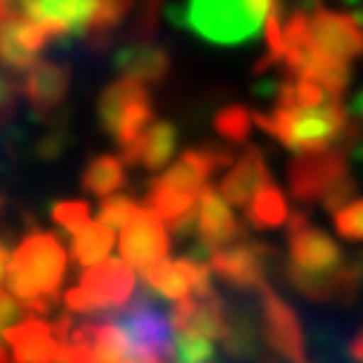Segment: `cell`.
Here are the masks:
<instances>
[{"instance_id":"2e32d148","label":"cell","mask_w":363,"mask_h":363,"mask_svg":"<svg viewBox=\"0 0 363 363\" xmlns=\"http://www.w3.org/2000/svg\"><path fill=\"white\" fill-rule=\"evenodd\" d=\"M266 184H272V177H269V169H266L263 155H260L257 149H246V155L235 157L232 169L223 174L218 195H220L229 206L246 209L249 201L255 198V192L263 189Z\"/></svg>"},{"instance_id":"cb8c5ba5","label":"cell","mask_w":363,"mask_h":363,"mask_svg":"<svg viewBox=\"0 0 363 363\" xmlns=\"http://www.w3.org/2000/svg\"><path fill=\"white\" fill-rule=\"evenodd\" d=\"M126 180V169H123V160L121 157H112V155H101L95 157L92 163L86 166L83 172V186L98 195V198H109L115 195Z\"/></svg>"},{"instance_id":"9a60e30c","label":"cell","mask_w":363,"mask_h":363,"mask_svg":"<svg viewBox=\"0 0 363 363\" xmlns=\"http://www.w3.org/2000/svg\"><path fill=\"white\" fill-rule=\"evenodd\" d=\"M198 235L201 243H206L212 252L232 246L243 238V226L238 223L229 203L215 189H203L198 195Z\"/></svg>"},{"instance_id":"f546056e","label":"cell","mask_w":363,"mask_h":363,"mask_svg":"<svg viewBox=\"0 0 363 363\" xmlns=\"http://www.w3.org/2000/svg\"><path fill=\"white\" fill-rule=\"evenodd\" d=\"M335 229L346 240H363V198H354L335 212Z\"/></svg>"},{"instance_id":"d6986e66","label":"cell","mask_w":363,"mask_h":363,"mask_svg":"<svg viewBox=\"0 0 363 363\" xmlns=\"http://www.w3.org/2000/svg\"><path fill=\"white\" fill-rule=\"evenodd\" d=\"M177 149V129L166 121H157V123H149V129L129 146H123V157L129 166H143V169H163L172 155Z\"/></svg>"},{"instance_id":"484cf974","label":"cell","mask_w":363,"mask_h":363,"mask_svg":"<svg viewBox=\"0 0 363 363\" xmlns=\"http://www.w3.org/2000/svg\"><path fill=\"white\" fill-rule=\"evenodd\" d=\"M215 132L229 143H246L249 132H252V112L246 106H238V104L223 106L215 115Z\"/></svg>"},{"instance_id":"9c48e42d","label":"cell","mask_w":363,"mask_h":363,"mask_svg":"<svg viewBox=\"0 0 363 363\" xmlns=\"http://www.w3.org/2000/svg\"><path fill=\"white\" fill-rule=\"evenodd\" d=\"M52 35L35 18L18 12L0 21V63L9 72H26L38 63Z\"/></svg>"},{"instance_id":"e575fe53","label":"cell","mask_w":363,"mask_h":363,"mask_svg":"<svg viewBox=\"0 0 363 363\" xmlns=\"http://www.w3.org/2000/svg\"><path fill=\"white\" fill-rule=\"evenodd\" d=\"M4 275H6V249L0 243V281H4Z\"/></svg>"},{"instance_id":"1f68e13d","label":"cell","mask_w":363,"mask_h":363,"mask_svg":"<svg viewBox=\"0 0 363 363\" xmlns=\"http://www.w3.org/2000/svg\"><path fill=\"white\" fill-rule=\"evenodd\" d=\"M63 303H66V309H69L72 315H98V312H95V303L89 301V295H86L80 286H72V289L63 295Z\"/></svg>"},{"instance_id":"44dd1931","label":"cell","mask_w":363,"mask_h":363,"mask_svg":"<svg viewBox=\"0 0 363 363\" xmlns=\"http://www.w3.org/2000/svg\"><path fill=\"white\" fill-rule=\"evenodd\" d=\"M143 98H152L149 89H146L143 83H138V80H132V77H118L115 83H109V86L104 89V95H101V101H98L101 126L112 135L115 126H118V121L123 118V112H126L129 106H135L138 101H143Z\"/></svg>"},{"instance_id":"e0dca14e","label":"cell","mask_w":363,"mask_h":363,"mask_svg":"<svg viewBox=\"0 0 363 363\" xmlns=\"http://www.w3.org/2000/svg\"><path fill=\"white\" fill-rule=\"evenodd\" d=\"M172 320H174V329L198 332L206 337H223L226 332V309L215 295V289L206 295H189L184 301H177Z\"/></svg>"},{"instance_id":"4fadbf2b","label":"cell","mask_w":363,"mask_h":363,"mask_svg":"<svg viewBox=\"0 0 363 363\" xmlns=\"http://www.w3.org/2000/svg\"><path fill=\"white\" fill-rule=\"evenodd\" d=\"M12 346L15 363H55L63 357V343L52 335V326L40 318H23L4 332Z\"/></svg>"},{"instance_id":"30bf717a","label":"cell","mask_w":363,"mask_h":363,"mask_svg":"<svg viewBox=\"0 0 363 363\" xmlns=\"http://www.w3.org/2000/svg\"><path fill=\"white\" fill-rule=\"evenodd\" d=\"M77 286L95 303V312H106L123 306L132 298L138 281H135V269L126 260L106 257L95 266H86Z\"/></svg>"},{"instance_id":"8d00e7d4","label":"cell","mask_w":363,"mask_h":363,"mask_svg":"<svg viewBox=\"0 0 363 363\" xmlns=\"http://www.w3.org/2000/svg\"><path fill=\"white\" fill-rule=\"evenodd\" d=\"M318 4H320V0H301L298 9H318Z\"/></svg>"},{"instance_id":"8992f818","label":"cell","mask_w":363,"mask_h":363,"mask_svg":"<svg viewBox=\"0 0 363 363\" xmlns=\"http://www.w3.org/2000/svg\"><path fill=\"white\" fill-rule=\"evenodd\" d=\"M309 38L318 55L352 63L363 55V21L349 12L315 9L309 15Z\"/></svg>"},{"instance_id":"f1b7e54d","label":"cell","mask_w":363,"mask_h":363,"mask_svg":"<svg viewBox=\"0 0 363 363\" xmlns=\"http://www.w3.org/2000/svg\"><path fill=\"white\" fill-rule=\"evenodd\" d=\"M52 218H55L57 226H63L69 235H74L89 223L92 215H89V203L86 201H60V203L52 206Z\"/></svg>"},{"instance_id":"74e56055","label":"cell","mask_w":363,"mask_h":363,"mask_svg":"<svg viewBox=\"0 0 363 363\" xmlns=\"http://www.w3.org/2000/svg\"><path fill=\"white\" fill-rule=\"evenodd\" d=\"M0 206H4V198H0Z\"/></svg>"},{"instance_id":"ac0fdd59","label":"cell","mask_w":363,"mask_h":363,"mask_svg":"<svg viewBox=\"0 0 363 363\" xmlns=\"http://www.w3.org/2000/svg\"><path fill=\"white\" fill-rule=\"evenodd\" d=\"M112 63L121 72V77H132V80H138L143 86L146 83H160L172 69L169 55L160 46L149 43V40H135V43L121 46L115 52Z\"/></svg>"},{"instance_id":"ffe728a7","label":"cell","mask_w":363,"mask_h":363,"mask_svg":"<svg viewBox=\"0 0 363 363\" xmlns=\"http://www.w3.org/2000/svg\"><path fill=\"white\" fill-rule=\"evenodd\" d=\"M143 275V286H149L155 295H160L163 301H184L192 295V284H189V272H186V263L184 257L177 260H157L152 263L149 269L140 272Z\"/></svg>"},{"instance_id":"4316f807","label":"cell","mask_w":363,"mask_h":363,"mask_svg":"<svg viewBox=\"0 0 363 363\" xmlns=\"http://www.w3.org/2000/svg\"><path fill=\"white\" fill-rule=\"evenodd\" d=\"M172 352H174V363H209L215 354V343L206 335L177 329Z\"/></svg>"},{"instance_id":"7a4b0ae2","label":"cell","mask_w":363,"mask_h":363,"mask_svg":"<svg viewBox=\"0 0 363 363\" xmlns=\"http://www.w3.org/2000/svg\"><path fill=\"white\" fill-rule=\"evenodd\" d=\"M252 123L298 155L320 149L343 152L340 143L349 126V112L340 98H329L320 106H275L266 115H252Z\"/></svg>"},{"instance_id":"7c38bea8","label":"cell","mask_w":363,"mask_h":363,"mask_svg":"<svg viewBox=\"0 0 363 363\" xmlns=\"http://www.w3.org/2000/svg\"><path fill=\"white\" fill-rule=\"evenodd\" d=\"M95 0H21V12L35 18L52 40L86 35Z\"/></svg>"},{"instance_id":"52a82bcc","label":"cell","mask_w":363,"mask_h":363,"mask_svg":"<svg viewBox=\"0 0 363 363\" xmlns=\"http://www.w3.org/2000/svg\"><path fill=\"white\" fill-rule=\"evenodd\" d=\"M346 174H349L346 152H340V149L303 152L289 166V189L301 203L320 201Z\"/></svg>"},{"instance_id":"83f0119b","label":"cell","mask_w":363,"mask_h":363,"mask_svg":"<svg viewBox=\"0 0 363 363\" xmlns=\"http://www.w3.org/2000/svg\"><path fill=\"white\" fill-rule=\"evenodd\" d=\"M135 209H138V203H135L132 198H126V195H109V198H104V203H101L98 223H104V226H109V229L115 232V229H121V226L135 215Z\"/></svg>"},{"instance_id":"6da1fadb","label":"cell","mask_w":363,"mask_h":363,"mask_svg":"<svg viewBox=\"0 0 363 363\" xmlns=\"http://www.w3.org/2000/svg\"><path fill=\"white\" fill-rule=\"evenodd\" d=\"M275 6V0H186L172 6L169 18L215 46L252 43Z\"/></svg>"},{"instance_id":"d4e9b609","label":"cell","mask_w":363,"mask_h":363,"mask_svg":"<svg viewBox=\"0 0 363 363\" xmlns=\"http://www.w3.org/2000/svg\"><path fill=\"white\" fill-rule=\"evenodd\" d=\"M135 4H138V0H95V4H92V18H89V26H86V35H92L95 43L106 40L109 32H115L129 18Z\"/></svg>"},{"instance_id":"3957f363","label":"cell","mask_w":363,"mask_h":363,"mask_svg":"<svg viewBox=\"0 0 363 363\" xmlns=\"http://www.w3.org/2000/svg\"><path fill=\"white\" fill-rule=\"evenodd\" d=\"M109 320L132 357V363H166L174 343V320L163 301L149 286H135L132 298L101 315Z\"/></svg>"},{"instance_id":"7402d4cb","label":"cell","mask_w":363,"mask_h":363,"mask_svg":"<svg viewBox=\"0 0 363 363\" xmlns=\"http://www.w3.org/2000/svg\"><path fill=\"white\" fill-rule=\"evenodd\" d=\"M112 243H115V232L109 226L89 220L80 232L72 235L69 252H72V260L86 269V266H95V263L106 260L109 252H112Z\"/></svg>"},{"instance_id":"8fae6325","label":"cell","mask_w":363,"mask_h":363,"mask_svg":"<svg viewBox=\"0 0 363 363\" xmlns=\"http://www.w3.org/2000/svg\"><path fill=\"white\" fill-rule=\"evenodd\" d=\"M266 252L269 249L260 243H232L212 252L209 269L212 275L238 289H260L266 286Z\"/></svg>"},{"instance_id":"277c9868","label":"cell","mask_w":363,"mask_h":363,"mask_svg":"<svg viewBox=\"0 0 363 363\" xmlns=\"http://www.w3.org/2000/svg\"><path fill=\"white\" fill-rule=\"evenodd\" d=\"M66 275V249L49 232L26 235L12 257H6V289L21 303H55Z\"/></svg>"},{"instance_id":"ba28073f","label":"cell","mask_w":363,"mask_h":363,"mask_svg":"<svg viewBox=\"0 0 363 363\" xmlns=\"http://www.w3.org/2000/svg\"><path fill=\"white\" fill-rule=\"evenodd\" d=\"M121 260H126L132 269L143 272L152 263L163 260L169 252V235L163 220L149 209V206H138L135 215L121 226Z\"/></svg>"},{"instance_id":"d590c367","label":"cell","mask_w":363,"mask_h":363,"mask_svg":"<svg viewBox=\"0 0 363 363\" xmlns=\"http://www.w3.org/2000/svg\"><path fill=\"white\" fill-rule=\"evenodd\" d=\"M6 15H12V4L9 0H0V21H4Z\"/></svg>"},{"instance_id":"f35d334b","label":"cell","mask_w":363,"mask_h":363,"mask_svg":"<svg viewBox=\"0 0 363 363\" xmlns=\"http://www.w3.org/2000/svg\"><path fill=\"white\" fill-rule=\"evenodd\" d=\"M360 157H363V149H360Z\"/></svg>"},{"instance_id":"603a6c76","label":"cell","mask_w":363,"mask_h":363,"mask_svg":"<svg viewBox=\"0 0 363 363\" xmlns=\"http://www.w3.org/2000/svg\"><path fill=\"white\" fill-rule=\"evenodd\" d=\"M246 218L255 229H278V226H286L289 220V203H286V195L266 184L263 189L255 192V198L249 201L246 206Z\"/></svg>"},{"instance_id":"5b68a950","label":"cell","mask_w":363,"mask_h":363,"mask_svg":"<svg viewBox=\"0 0 363 363\" xmlns=\"http://www.w3.org/2000/svg\"><path fill=\"white\" fill-rule=\"evenodd\" d=\"M260 318H263V337L269 349L284 363H309L303 332L298 323L295 309L269 286H260Z\"/></svg>"},{"instance_id":"836d02e7","label":"cell","mask_w":363,"mask_h":363,"mask_svg":"<svg viewBox=\"0 0 363 363\" xmlns=\"http://www.w3.org/2000/svg\"><path fill=\"white\" fill-rule=\"evenodd\" d=\"M0 363H12V354H9V349H6V340L0 337Z\"/></svg>"},{"instance_id":"d6a6232c","label":"cell","mask_w":363,"mask_h":363,"mask_svg":"<svg viewBox=\"0 0 363 363\" xmlns=\"http://www.w3.org/2000/svg\"><path fill=\"white\" fill-rule=\"evenodd\" d=\"M18 92V89L4 77V74H0V121H4V118H9L12 112H15V95Z\"/></svg>"},{"instance_id":"5bb4252c","label":"cell","mask_w":363,"mask_h":363,"mask_svg":"<svg viewBox=\"0 0 363 363\" xmlns=\"http://www.w3.org/2000/svg\"><path fill=\"white\" fill-rule=\"evenodd\" d=\"M18 92L32 104L35 112H55L69 95V69L52 60H38L32 69H26Z\"/></svg>"},{"instance_id":"4dcf8cb0","label":"cell","mask_w":363,"mask_h":363,"mask_svg":"<svg viewBox=\"0 0 363 363\" xmlns=\"http://www.w3.org/2000/svg\"><path fill=\"white\" fill-rule=\"evenodd\" d=\"M23 318H26L23 303H21L15 295H9V292L0 289V337H4V332H6L9 326H15V323L23 320Z\"/></svg>"}]
</instances>
